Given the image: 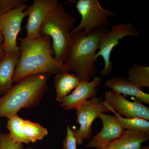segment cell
I'll use <instances>...</instances> for the list:
<instances>
[{
  "instance_id": "cell-1",
  "label": "cell",
  "mask_w": 149,
  "mask_h": 149,
  "mask_svg": "<svg viewBox=\"0 0 149 149\" xmlns=\"http://www.w3.org/2000/svg\"><path fill=\"white\" fill-rule=\"evenodd\" d=\"M18 40L20 56L14 74L13 83L34 74L70 72L65 64L54 58L49 36L43 35L35 39L25 37Z\"/></svg>"
},
{
  "instance_id": "cell-2",
  "label": "cell",
  "mask_w": 149,
  "mask_h": 149,
  "mask_svg": "<svg viewBox=\"0 0 149 149\" xmlns=\"http://www.w3.org/2000/svg\"><path fill=\"white\" fill-rule=\"evenodd\" d=\"M110 28L93 30L87 35L82 29L72 35V45L65 65L81 81H90L97 72L96 52L102 38Z\"/></svg>"
},
{
  "instance_id": "cell-3",
  "label": "cell",
  "mask_w": 149,
  "mask_h": 149,
  "mask_svg": "<svg viewBox=\"0 0 149 149\" xmlns=\"http://www.w3.org/2000/svg\"><path fill=\"white\" fill-rule=\"evenodd\" d=\"M48 75L34 74L13 85L0 98V117L9 118L20 109L36 107L47 91Z\"/></svg>"
},
{
  "instance_id": "cell-4",
  "label": "cell",
  "mask_w": 149,
  "mask_h": 149,
  "mask_svg": "<svg viewBox=\"0 0 149 149\" xmlns=\"http://www.w3.org/2000/svg\"><path fill=\"white\" fill-rule=\"evenodd\" d=\"M76 22V18L67 12L59 3L47 15L40 27V36L50 37L54 58L63 64H65L68 58L72 42L71 32Z\"/></svg>"
},
{
  "instance_id": "cell-5",
  "label": "cell",
  "mask_w": 149,
  "mask_h": 149,
  "mask_svg": "<svg viewBox=\"0 0 149 149\" xmlns=\"http://www.w3.org/2000/svg\"><path fill=\"white\" fill-rule=\"evenodd\" d=\"M76 7L81 19L79 25L72 29L71 35L81 29L87 35L95 29L105 27L109 24V17L118 15L116 13L103 8L98 0H79Z\"/></svg>"
},
{
  "instance_id": "cell-6",
  "label": "cell",
  "mask_w": 149,
  "mask_h": 149,
  "mask_svg": "<svg viewBox=\"0 0 149 149\" xmlns=\"http://www.w3.org/2000/svg\"><path fill=\"white\" fill-rule=\"evenodd\" d=\"M140 36V31L133 27L130 22L115 24L110 28L102 38L99 51L95 54L96 59L99 56L103 58L104 65L100 71L102 76H107L111 72L113 65L110 60L111 56L113 49L119 45L120 40L128 36L138 38Z\"/></svg>"
},
{
  "instance_id": "cell-7",
  "label": "cell",
  "mask_w": 149,
  "mask_h": 149,
  "mask_svg": "<svg viewBox=\"0 0 149 149\" xmlns=\"http://www.w3.org/2000/svg\"><path fill=\"white\" fill-rule=\"evenodd\" d=\"M77 122L80 125L78 130H73V135L78 146L84 140L91 139L93 121L102 113L111 112L104 104L102 99L95 97L88 100L76 109Z\"/></svg>"
},
{
  "instance_id": "cell-8",
  "label": "cell",
  "mask_w": 149,
  "mask_h": 149,
  "mask_svg": "<svg viewBox=\"0 0 149 149\" xmlns=\"http://www.w3.org/2000/svg\"><path fill=\"white\" fill-rule=\"evenodd\" d=\"M28 6L22 5L0 17V32L2 34L3 46L6 54L18 52L17 37L22 20L27 16Z\"/></svg>"
},
{
  "instance_id": "cell-9",
  "label": "cell",
  "mask_w": 149,
  "mask_h": 149,
  "mask_svg": "<svg viewBox=\"0 0 149 149\" xmlns=\"http://www.w3.org/2000/svg\"><path fill=\"white\" fill-rule=\"evenodd\" d=\"M105 101L119 115L128 118H140L149 120V108L135 98L134 101L128 100L120 93L111 91L105 92Z\"/></svg>"
},
{
  "instance_id": "cell-10",
  "label": "cell",
  "mask_w": 149,
  "mask_h": 149,
  "mask_svg": "<svg viewBox=\"0 0 149 149\" xmlns=\"http://www.w3.org/2000/svg\"><path fill=\"white\" fill-rule=\"evenodd\" d=\"M58 3L56 0H35L31 6H28L26 38L35 39L40 37V27L43 21Z\"/></svg>"
},
{
  "instance_id": "cell-11",
  "label": "cell",
  "mask_w": 149,
  "mask_h": 149,
  "mask_svg": "<svg viewBox=\"0 0 149 149\" xmlns=\"http://www.w3.org/2000/svg\"><path fill=\"white\" fill-rule=\"evenodd\" d=\"M98 118L103 124L102 130L91 139L86 146L88 148H95L99 149L108 147L113 141L121 136L123 130L116 116L102 113Z\"/></svg>"
},
{
  "instance_id": "cell-12",
  "label": "cell",
  "mask_w": 149,
  "mask_h": 149,
  "mask_svg": "<svg viewBox=\"0 0 149 149\" xmlns=\"http://www.w3.org/2000/svg\"><path fill=\"white\" fill-rule=\"evenodd\" d=\"M102 80L101 78L95 77L91 81H81L71 94L63 99L61 107L65 110L76 109L88 99L96 97L97 87L102 83Z\"/></svg>"
},
{
  "instance_id": "cell-13",
  "label": "cell",
  "mask_w": 149,
  "mask_h": 149,
  "mask_svg": "<svg viewBox=\"0 0 149 149\" xmlns=\"http://www.w3.org/2000/svg\"><path fill=\"white\" fill-rule=\"evenodd\" d=\"M20 56V52L7 54L0 61V95H4L13 86L15 71Z\"/></svg>"
},
{
  "instance_id": "cell-14",
  "label": "cell",
  "mask_w": 149,
  "mask_h": 149,
  "mask_svg": "<svg viewBox=\"0 0 149 149\" xmlns=\"http://www.w3.org/2000/svg\"><path fill=\"white\" fill-rule=\"evenodd\" d=\"M105 86L125 95L135 97L142 103L149 104V95L125 77H113L106 81Z\"/></svg>"
},
{
  "instance_id": "cell-15",
  "label": "cell",
  "mask_w": 149,
  "mask_h": 149,
  "mask_svg": "<svg viewBox=\"0 0 149 149\" xmlns=\"http://www.w3.org/2000/svg\"><path fill=\"white\" fill-rule=\"evenodd\" d=\"M149 140V135L124 130L121 136L111 142L108 147L113 149H140L142 144Z\"/></svg>"
},
{
  "instance_id": "cell-16",
  "label": "cell",
  "mask_w": 149,
  "mask_h": 149,
  "mask_svg": "<svg viewBox=\"0 0 149 149\" xmlns=\"http://www.w3.org/2000/svg\"><path fill=\"white\" fill-rule=\"evenodd\" d=\"M80 82L74 73L64 72L56 74L54 83L56 93L57 101L61 102L63 99L70 94Z\"/></svg>"
},
{
  "instance_id": "cell-17",
  "label": "cell",
  "mask_w": 149,
  "mask_h": 149,
  "mask_svg": "<svg viewBox=\"0 0 149 149\" xmlns=\"http://www.w3.org/2000/svg\"><path fill=\"white\" fill-rule=\"evenodd\" d=\"M104 102V104L111 111V112H112L114 113L119 124L123 130H133L149 135L148 120L143 118H128L123 117L111 107L105 101Z\"/></svg>"
},
{
  "instance_id": "cell-18",
  "label": "cell",
  "mask_w": 149,
  "mask_h": 149,
  "mask_svg": "<svg viewBox=\"0 0 149 149\" xmlns=\"http://www.w3.org/2000/svg\"><path fill=\"white\" fill-rule=\"evenodd\" d=\"M127 80L142 89L149 86V67L134 64L127 71Z\"/></svg>"
},
{
  "instance_id": "cell-19",
  "label": "cell",
  "mask_w": 149,
  "mask_h": 149,
  "mask_svg": "<svg viewBox=\"0 0 149 149\" xmlns=\"http://www.w3.org/2000/svg\"><path fill=\"white\" fill-rule=\"evenodd\" d=\"M23 132L29 143L42 140L48 134V130L45 127L28 119L23 120Z\"/></svg>"
},
{
  "instance_id": "cell-20",
  "label": "cell",
  "mask_w": 149,
  "mask_h": 149,
  "mask_svg": "<svg viewBox=\"0 0 149 149\" xmlns=\"http://www.w3.org/2000/svg\"><path fill=\"white\" fill-rule=\"evenodd\" d=\"M24 119L17 115L8 118L7 128L9 130V134L11 139L15 142L29 143V142L24 137L23 132V123Z\"/></svg>"
},
{
  "instance_id": "cell-21",
  "label": "cell",
  "mask_w": 149,
  "mask_h": 149,
  "mask_svg": "<svg viewBox=\"0 0 149 149\" xmlns=\"http://www.w3.org/2000/svg\"><path fill=\"white\" fill-rule=\"evenodd\" d=\"M26 3V0H0V17Z\"/></svg>"
},
{
  "instance_id": "cell-22",
  "label": "cell",
  "mask_w": 149,
  "mask_h": 149,
  "mask_svg": "<svg viewBox=\"0 0 149 149\" xmlns=\"http://www.w3.org/2000/svg\"><path fill=\"white\" fill-rule=\"evenodd\" d=\"M0 149H24L22 143L14 142L8 133L0 135Z\"/></svg>"
},
{
  "instance_id": "cell-23",
  "label": "cell",
  "mask_w": 149,
  "mask_h": 149,
  "mask_svg": "<svg viewBox=\"0 0 149 149\" xmlns=\"http://www.w3.org/2000/svg\"><path fill=\"white\" fill-rule=\"evenodd\" d=\"M76 141L73 135V130L70 129L68 125L67 128V133L63 142L64 149H78L77 147Z\"/></svg>"
},
{
  "instance_id": "cell-24",
  "label": "cell",
  "mask_w": 149,
  "mask_h": 149,
  "mask_svg": "<svg viewBox=\"0 0 149 149\" xmlns=\"http://www.w3.org/2000/svg\"><path fill=\"white\" fill-rule=\"evenodd\" d=\"M3 35L0 32V61L2 60L7 54L3 48Z\"/></svg>"
},
{
  "instance_id": "cell-25",
  "label": "cell",
  "mask_w": 149,
  "mask_h": 149,
  "mask_svg": "<svg viewBox=\"0 0 149 149\" xmlns=\"http://www.w3.org/2000/svg\"><path fill=\"white\" fill-rule=\"evenodd\" d=\"M140 149H149V147L148 146H145L143 147V148H141Z\"/></svg>"
},
{
  "instance_id": "cell-26",
  "label": "cell",
  "mask_w": 149,
  "mask_h": 149,
  "mask_svg": "<svg viewBox=\"0 0 149 149\" xmlns=\"http://www.w3.org/2000/svg\"><path fill=\"white\" fill-rule=\"evenodd\" d=\"M99 149H113L111 148H110L109 147H107V148H101Z\"/></svg>"
},
{
  "instance_id": "cell-27",
  "label": "cell",
  "mask_w": 149,
  "mask_h": 149,
  "mask_svg": "<svg viewBox=\"0 0 149 149\" xmlns=\"http://www.w3.org/2000/svg\"><path fill=\"white\" fill-rule=\"evenodd\" d=\"M24 149H34L32 147H28V148H26Z\"/></svg>"
},
{
  "instance_id": "cell-28",
  "label": "cell",
  "mask_w": 149,
  "mask_h": 149,
  "mask_svg": "<svg viewBox=\"0 0 149 149\" xmlns=\"http://www.w3.org/2000/svg\"><path fill=\"white\" fill-rule=\"evenodd\" d=\"M1 133H0V135H1Z\"/></svg>"
}]
</instances>
